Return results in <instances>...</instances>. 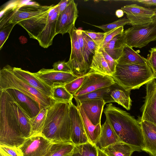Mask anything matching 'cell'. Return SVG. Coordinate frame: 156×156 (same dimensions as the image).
<instances>
[{"mask_svg":"<svg viewBox=\"0 0 156 156\" xmlns=\"http://www.w3.org/2000/svg\"><path fill=\"white\" fill-rule=\"evenodd\" d=\"M104 112L120 141L142 151L144 138L139 121L111 103L106 105Z\"/></svg>","mask_w":156,"mask_h":156,"instance_id":"1","label":"cell"},{"mask_svg":"<svg viewBox=\"0 0 156 156\" xmlns=\"http://www.w3.org/2000/svg\"><path fill=\"white\" fill-rule=\"evenodd\" d=\"M41 133L53 143L72 142L69 103L55 102L48 108Z\"/></svg>","mask_w":156,"mask_h":156,"instance_id":"2","label":"cell"},{"mask_svg":"<svg viewBox=\"0 0 156 156\" xmlns=\"http://www.w3.org/2000/svg\"><path fill=\"white\" fill-rule=\"evenodd\" d=\"M0 145L19 147L26 138L22 135L5 90H0Z\"/></svg>","mask_w":156,"mask_h":156,"instance_id":"3","label":"cell"},{"mask_svg":"<svg viewBox=\"0 0 156 156\" xmlns=\"http://www.w3.org/2000/svg\"><path fill=\"white\" fill-rule=\"evenodd\" d=\"M115 83L125 90L138 89L154 79L148 65L118 63L112 76Z\"/></svg>","mask_w":156,"mask_h":156,"instance_id":"4","label":"cell"},{"mask_svg":"<svg viewBox=\"0 0 156 156\" xmlns=\"http://www.w3.org/2000/svg\"><path fill=\"white\" fill-rule=\"evenodd\" d=\"M13 67L6 65L0 70V90L8 89L17 90L36 101L41 109L49 108L55 102L50 97L44 94L17 78L14 74Z\"/></svg>","mask_w":156,"mask_h":156,"instance_id":"5","label":"cell"},{"mask_svg":"<svg viewBox=\"0 0 156 156\" xmlns=\"http://www.w3.org/2000/svg\"><path fill=\"white\" fill-rule=\"evenodd\" d=\"M123 32L126 45L141 48L156 41V20L147 24L132 26Z\"/></svg>","mask_w":156,"mask_h":156,"instance_id":"6","label":"cell"},{"mask_svg":"<svg viewBox=\"0 0 156 156\" xmlns=\"http://www.w3.org/2000/svg\"><path fill=\"white\" fill-rule=\"evenodd\" d=\"M76 29L73 27L69 31L71 43V52L67 62L73 72L78 76L87 74L90 70V66L86 62L82 55L79 45Z\"/></svg>","mask_w":156,"mask_h":156,"instance_id":"7","label":"cell"},{"mask_svg":"<svg viewBox=\"0 0 156 156\" xmlns=\"http://www.w3.org/2000/svg\"><path fill=\"white\" fill-rule=\"evenodd\" d=\"M53 144L40 133L26 138L19 147L23 156H45L50 150Z\"/></svg>","mask_w":156,"mask_h":156,"instance_id":"8","label":"cell"},{"mask_svg":"<svg viewBox=\"0 0 156 156\" xmlns=\"http://www.w3.org/2000/svg\"><path fill=\"white\" fill-rule=\"evenodd\" d=\"M115 83L112 76L90 70L86 74L81 86L73 96L82 95L109 87Z\"/></svg>","mask_w":156,"mask_h":156,"instance_id":"9","label":"cell"},{"mask_svg":"<svg viewBox=\"0 0 156 156\" xmlns=\"http://www.w3.org/2000/svg\"><path fill=\"white\" fill-rule=\"evenodd\" d=\"M146 84V94L141 108L142 115L138 121H147L156 125V79L150 80Z\"/></svg>","mask_w":156,"mask_h":156,"instance_id":"10","label":"cell"},{"mask_svg":"<svg viewBox=\"0 0 156 156\" xmlns=\"http://www.w3.org/2000/svg\"><path fill=\"white\" fill-rule=\"evenodd\" d=\"M34 74L51 88L58 86H64L79 77L73 73L57 71L53 69L42 68Z\"/></svg>","mask_w":156,"mask_h":156,"instance_id":"11","label":"cell"},{"mask_svg":"<svg viewBox=\"0 0 156 156\" xmlns=\"http://www.w3.org/2000/svg\"><path fill=\"white\" fill-rule=\"evenodd\" d=\"M69 104L71 141L75 145L90 142L85 133L77 106L74 104L72 101Z\"/></svg>","mask_w":156,"mask_h":156,"instance_id":"12","label":"cell"},{"mask_svg":"<svg viewBox=\"0 0 156 156\" xmlns=\"http://www.w3.org/2000/svg\"><path fill=\"white\" fill-rule=\"evenodd\" d=\"M132 26L142 25L153 21L155 9L144 7L136 4L126 5L121 8Z\"/></svg>","mask_w":156,"mask_h":156,"instance_id":"13","label":"cell"},{"mask_svg":"<svg viewBox=\"0 0 156 156\" xmlns=\"http://www.w3.org/2000/svg\"><path fill=\"white\" fill-rule=\"evenodd\" d=\"M30 2L27 3L19 5L14 8L9 23H18L21 21L49 11L55 5H41L36 2Z\"/></svg>","mask_w":156,"mask_h":156,"instance_id":"14","label":"cell"},{"mask_svg":"<svg viewBox=\"0 0 156 156\" xmlns=\"http://www.w3.org/2000/svg\"><path fill=\"white\" fill-rule=\"evenodd\" d=\"M78 13L77 5L74 0H71L66 8L58 15L56 26V34L63 35L68 33L75 26Z\"/></svg>","mask_w":156,"mask_h":156,"instance_id":"15","label":"cell"},{"mask_svg":"<svg viewBox=\"0 0 156 156\" xmlns=\"http://www.w3.org/2000/svg\"><path fill=\"white\" fill-rule=\"evenodd\" d=\"M6 90L30 119L35 117L41 110L37 102L19 91L14 89Z\"/></svg>","mask_w":156,"mask_h":156,"instance_id":"16","label":"cell"},{"mask_svg":"<svg viewBox=\"0 0 156 156\" xmlns=\"http://www.w3.org/2000/svg\"><path fill=\"white\" fill-rule=\"evenodd\" d=\"M57 7L58 4L49 11L47 24L36 39L40 45L44 48H47L52 44L53 39L56 35V26L58 15Z\"/></svg>","mask_w":156,"mask_h":156,"instance_id":"17","label":"cell"},{"mask_svg":"<svg viewBox=\"0 0 156 156\" xmlns=\"http://www.w3.org/2000/svg\"><path fill=\"white\" fill-rule=\"evenodd\" d=\"M106 103L103 100L91 99L76 103L83 110L87 116L95 126L101 124V119L104 107Z\"/></svg>","mask_w":156,"mask_h":156,"instance_id":"18","label":"cell"},{"mask_svg":"<svg viewBox=\"0 0 156 156\" xmlns=\"http://www.w3.org/2000/svg\"><path fill=\"white\" fill-rule=\"evenodd\" d=\"M50 11L21 21L18 24L26 30L30 38L36 40L47 24Z\"/></svg>","mask_w":156,"mask_h":156,"instance_id":"19","label":"cell"},{"mask_svg":"<svg viewBox=\"0 0 156 156\" xmlns=\"http://www.w3.org/2000/svg\"><path fill=\"white\" fill-rule=\"evenodd\" d=\"M144 138L143 151L151 156L156 155V125L145 121H139Z\"/></svg>","mask_w":156,"mask_h":156,"instance_id":"20","label":"cell"},{"mask_svg":"<svg viewBox=\"0 0 156 156\" xmlns=\"http://www.w3.org/2000/svg\"><path fill=\"white\" fill-rule=\"evenodd\" d=\"M12 70L14 74L20 80L51 97V88L36 76L34 73L16 67H13Z\"/></svg>","mask_w":156,"mask_h":156,"instance_id":"21","label":"cell"},{"mask_svg":"<svg viewBox=\"0 0 156 156\" xmlns=\"http://www.w3.org/2000/svg\"><path fill=\"white\" fill-rule=\"evenodd\" d=\"M8 94L10 104L15 114L21 133L25 138H28L31 136V133L30 119Z\"/></svg>","mask_w":156,"mask_h":156,"instance_id":"22","label":"cell"},{"mask_svg":"<svg viewBox=\"0 0 156 156\" xmlns=\"http://www.w3.org/2000/svg\"><path fill=\"white\" fill-rule=\"evenodd\" d=\"M119 141H121L119 138L108 120L106 119L104 123L101 126V133L97 144L98 146L97 147L102 149Z\"/></svg>","mask_w":156,"mask_h":156,"instance_id":"23","label":"cell"},{"mask_svg":"<svg viewBox=\"0 0 156 156\" xmlns=\"http://www.w3.org/2000/svg\"><path fill=\"white\" fill-rule=\"evenodd\" d=\"M130 94V91L126 90L116 83L111 86L110 94L115 102L127 110L131 109L132 106Z\"/></svg>","mask_w":156,"mask_h":156,"instance_id":"24","label":"cell"},{"mask_svg":"<svg viewBox=\"0 0 156 156\" xmlns=\"http://www.w3.org/2000/svg\"><path fill=\"white\" fill-rule=\"evenodd\" d=\"M77 107L89 142L96 146L101 131V124L96 126L93 124L88 118L83 109L79 106H77Z\"/></svg>","mask_w":156,"mask_h":156,"instance_id":"25","label":"cell"},{"mask_svg":"<svg viewBox=\"0 0 156 156\" xmlns=\"http://www.w3.org/2000/svg\"><path fill=\"white\" fill-rule=\"evenodd\" d=\"M101 149L108 156H131L135 151H142L140 149L121 141Z\"/></svg>","mask_w":156,"mask_h":156,"instance_id":"26","label":"cell"},{"mask_svg":"<svg viewBox=\"0 0 156 156\" xmlns=\"http://www.w3.org/2000/svg\"><path fill=\"white\" fill-rule=\"evenodd\" d=\"M125 45V36L123 32L115 36L103 49L108 55L117 61L122 54Z\"/></svg>","mask_w":156,"mask_h":156,"instance_id":"27","label":"cell"},{"mask_svg":"<svg viewBox=\"0 0 156 156\" xmlns=\"http://www.w3.org/2000/svg\"><path fill=\"white\" fill-rule=\"evenodd\" d=\"M111 86L101 88L82 95L74 96L73 98L76 103L91 99L103 100L106 104L115 102L110 94Z\"/></svg>","mask_w":156,"mask_h":156,"instance_id":"28","label":"cell"},{"mask_svg":"<svg viewBox=\"0 0 156 156\" xmlns=\"http://www.w3.org/2000/svg\"><path fill=\"white\" fill-rule=\"evenodd\" d=\"M118 63L134 64L145 65L147 64V59L142 56L133 48L125 44L122 54L117 61Z\"/></svg>","mask_w":156,"mask_h":156,"instance_id":"29","label":"cell"},{"mask_svg":"<svg viewBox=\"0 0 156 156\" xmlns=\"http://www.w3.org/2000/svg\"><path fill=\"white\" fill-rule=\"evenodd\" d=\"M90 70L112 77L113 76V73L99 49L96 51L93 57Z\"/></svg>","mask_w":156,"mask_h":156,"instance_id":"30","label":"cell"},{"mask_svg":"<svg viewBox=\"0 0 156 156\" xmlns=\"http://www.w3.org/2000/svg\"><path fill=\"white\" fill-rule=\"evenodd\" d=\"M75 146L72 142L53 143L50 150L45 156H70Z\"/></svg>","mask_w":156,"mask_h":156,"instance_id":"31","label":"cell"},{"mask_svg":"<svg viewBox=\"0 0 156 156\" xmlns=\"http://www.w3.org/2000/svg\"><path fill=\"white\" fill-rule=\"evenodd\" d=\"M48 108L41 109L34 117L30 119L31 127V135L41 133L44 126Z\"/></svg>","mask_w":156,"mask_h":156,"instance_id":"32","label":"cell"},{"mask_svg":"<svg viewBox=\"0 0 156 156\" xmlns=\"http://www.w3.org/2000/svg\"><path fill=\"white\" fill-rule=\"evenodd\" d=\"M82 35L84 43V58L86 62L90 66L93 57L99 48L95 43L83 32Z\"/></svg>","mask_w":156,"mask_h":156,"instance_id":"33","label":"cell"},{"mask_svg":"<svg viewBox=\"0 0 156 156\" xmlns=\"http://www.w3.org/2000/svg\"><path fill=\"white\" fill-rule=\"evenodd\" d=\"M51 98L56 102L69 103L72 101L73 96L69 92L64 86L51 88Z\"/></svg>","mask_w":156,"mask_h":156,"instance_id":"34","label":"cell"},{"mask_svg":"<svg viewBox=\"0 0 156 156\" xmlns=\"http://www.w3.org/2000/svg\"><path fill=\"white\" fill-rule=\"evenodd\" d=\"M70 156H97V146L90 142L75 145Z\"/></svg>","mask_w":156,"mask_h":156,"instance_id":"35","label":"cell"},{"mask_svg":"<svg viewBox=\"0 0 156 156\" xmlns=\"http://www.w3.org/2000/svg\"><path fill=\"white\" fill-rule=\"evenodd\" d=\"M130 21L127 18H123L120 19L112 23L101 26L92 25L101 29L105 32V33H106L115 28L121 26H124L127 24H130Z\"/></svg>","mask_w":156,"mask_h":156,"instance_id":"36","label":"cell"},{"mask_svg":"<svg viewBox=\"0 0 156 156\" xmlns=\"http://www.w3.org/2000/svg\"><path fill=\"white\" fill-rule=\"evenodd\" d=\"M86 74L80 76L66 85L64 87L67 91L73 96L82 85Z\"/></svg>","mask_w":156,"mask_h":156,"instance_id":"37","label":"cell"},{"mask_svg":"<svg viewBox=\"0 0 156 156\" xmlns=\"http://www.w3.org/2000/svg\"><path fill=\"white\" fill-rule=\"evenodd\" d=\"M82 31L90 37L100 48L105 37L106 33L82 30Z\"/></svg>","mask_w":156,"mask_h":156,"instance_id":"38","label":"cell"},{"mask_svg":"<svg viewBox=\"0 0 156 156\" xmlns=\"http://www.w3.org/2000/svg\"><path fill=\"white\" fill-rule=\"evenodd\" d=\"M17 23H9L0 29V49L1 50L3 44L8 39L14 27Z\"/></svg>","mask_w":156,"mask_h":156,"instance_id":"39","label":"cell"},{"mask_svg":"<svg viewBox=\"0 0 156 156\" xmlns=\"http://www.w3.org/2000/svg\"><path fill=\"white\" fill-rule=\"evenodd\" d=\"M147 57V64L153 74L154 79H156V47L151 48Z\"/></svg>","mask_w":156,"mask_h":156,"instance_id":"40","label":"cell"},{"mask_svg":"<svg viewBox=\"0 0 156 156\" xmlns=\"http://www.w3.org/2000/svg\"><path fill=\"white\" fill-rule=\"evenodd\" d=\"M123 31V26H121L105 33V37L100 48H103L115 36L122 33Z\"/></svg>","mask_w":156,"mask_h":156,"instance_id":"41","label":"cell"},{"mask_svg":"<svg viewBox=\"0 0 156 156\" xmlns=\"http://www.w3.org/2000/svg\"><path fill=\"white\" fill-rule=\"evenodd\" d=\"M53 69L55 71L69 73H73L67 62L59 61L53 63Z\"/></svg>","mask_w":156,"mask_h":156,"instance_id":"42","label":"cell"},{"mask_svg":"<svg viewBox=\"0 0 156 156\" xmlns=\"http://www.w3.org/2000/svg\"><path fill=\"white\" fill-rule=\"evenodd\" d=\"M0 148L11 156H23L19 147L0 145Z\"/></svg>","mask_w":156,"mask_h":156,"instance_id":"43","label":"cell"},{"mask_svg":"<svg viewBox=\"0 0 156 156\" xmlns=\"http://www.w3.org/2000/svg\"><path fill=\"white\" fill-rule=\"evenodd\" d=\"M99 49L102 52L103 56L113 74L118 64L117 61L108 55L103 48H99Z\"/></svg>","mask_w":156,"mask_h":156,"instance_id":"44","label":"cell"},{"mask_svg":"<svg viewBox=\"0 0 156 156\" xmlns=\"http://www.w3.org/2000/svg\"><path fill=\"white\" fill-rule=\"evenodd\" d=\"M76 32L80 47L83 57L84 56V43L82 35V30L77 29Z\"/></svg>","mask_w":156,"mask_h":156,"instance_id":"45","label":"cell"},{"mask_svg":"<svg viewBox=\"0 0 156 156\" xmlns=\"http://www.w3.org/2000/svg\"><path fill=\"white\" fill-rule=\"evenodd\" d=\"M71 0H62L58 4L57 10L58 15L68 6Z\"/></svg>","mask_w":156,"mask_h":156,"instance_id":"46","label":"cell"},{"mask_svg":"<svg viewBox=\"0 0 156 156\" xmlns=\"http://www.w3.org/2000/svg\"><path fill=\"white\" fill-rule=\"evenodd\" d=\"M135 1L143 4L146 7L156 6V0H138Z\"/></svg>","mask_w":156,"mask_h":156,"instance_id":"47","label":"cell"},{"mask_svg":"<svg viewBox=\"0 0 156 156\" xmlns=\"http://www.w3.org/2000/svg\"><path fill=\"white\" fill-rule=\"evenodd\" d=\"M115 15L118 18L122 17L124 15V12L121 9L117 10L115 12Z\"/></svg>","mask_w":156,"mask_h":156,"instance_id":"48","label":"cell"},{"mask_svg":"<svg viewBox=\"0 0 156 156\" xmlns=\"http://www.w3.org/2000/svg\"><path fill=\"white\" fill-rule=\"evenodd\" d=\"M97 156H108L103 152L101 149L97 146Z\"/></svg>","mask_w":156,"mask_h":156,"instance_id":"49","label":"cell"},{"mask_svg":"<svg viewBox=\"0 0 156 156\" xmlns=\"http://www.w3.org/2000/svg\"><path fill=\"white\" fill-rule=\"evenodd\" d=\"M0 156H11L0 148Z\"/></svg>","mask_w":156,"mask_h":156,"instance_id":"50","label":"cell"},{"mask_svg":"<svg viewBox=\"0 0 156 156\" xmlns=\"http://www.w3.org/2000/svg\"><path fill=\"white\" fill-rule=\"evenodd\" d=\"M153 20H156V8L155 9V15L153 17Z\"/></svg>","mask_w":156,"mask_h":156,"instance_id":"51","label":"cell"},{"mask_svg":"<svg viewBox=\"0 0 156 156\" xmlns=\"http://www.w3.org/2000/svg\"><path fill=\"white\" fill-rule=\"evenodd\" d=\"M155 156H156V155Z\"/></svg>","mask_w":156,"mask_h":156,"instance_id":"52","label":"cell"}]
</instances>
